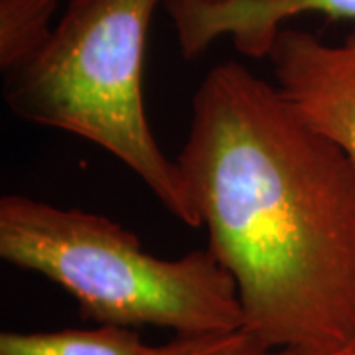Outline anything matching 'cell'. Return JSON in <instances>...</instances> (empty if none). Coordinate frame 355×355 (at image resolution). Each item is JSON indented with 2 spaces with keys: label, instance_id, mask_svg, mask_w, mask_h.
I'll return each mask as SVG.
<instances>
[{
  "label": "cell",
  "instance_id": "cell-2",
  "mask_svg": "<svg viewBox=\"0 0 355 355\" xmlns=\"http://www.w3.org/2000/svg\"><path fill=\"white\" fill-rule=\"evenodd\" d=\"M0 257L76 298L83 320L172 330L182 338L243 328L235 280L214 253L160 259L109 217L30 196L0 198Z\"/></svg>",
  "mask_w": 355,
  "mask_h": 355
},
{
  "label": "cell",
  "instance_id": "cell-5",
  "mask_svg": "<svg viewBox=\"0 0 355 355\" xmlns=\"http://www.w3.org/2000/svg\"><path fill=\"white\" fill-rule=\"evenodd\" d=\"M184 58H200L214 42L229 38L235 50L261 60L282 26L306 14L354 20L355 0H166Z\"/></svg>",
  "mask_w": 355,
  "mask_h": 355
},
{
  "label": "cell",
  "instance_id": "cell-3",
  "mask_svg": "<svg viewBox=\"0 0 355 355\" xmlns=\"http://www.w3.org/2000/svg\"><path fill=\"white\" fill-rule=\"evenodd\" d=\"M160 2L71 0L50 42L4 76V101L22 121L103 148L135 172L170 216L200 227L180 166L158 144L144 109V53Z\"/></svg>",
  "mask_w": 355,
  "mask_h": 355
},
{
  "label": "cell",
  "instance_id": "cell-6",
  "mask_svg": "<svg viewBox=\"0 0 355 355\" xmlns=\"http://www.w3.org/2000/svg\"><path fill=\"white\" fill-rule=\"evenodd\" d=\"M162 345L142 342L132 328L99 324L97 328L58 331H2L0 355H160Z\"/></svg>",
  "mask_w": 355,
  "mask_h": 355
},
{
  "label": "cell",
  "instance_id": "cell-8",
  "mask_svg": "<svg viewBox=\"0 0 355 355\" xmlns=\"http://www.w3.org/2000/svg\"><path fill=\"white\" fill-rule=\"evenodd\" d=\"M160 355H306L294 349H268L249 338L243 330L216 336H176L162 345Z\"/></svg>",
  "mask_w": 355,
  "mask_h": 355
},
{
  "label": "cell",
  "instance_id": "cell-9",
  "mask_svg": "<svg viewBox=\"0 0 355 355\" xmlns=\"http://www.w3.org/2000/svg\"><path fill=\"white\" fill-rule=\"evenodd\" d=\"M345 355H355V342H354V345L349 347V352H347V354H345Z\"/></svg>",
  "mask_w": 355,
  "mask_h": 355
},
{
  "label": "cell",
  "instance_id": "cell-4",
  "mask_svg": "<svg viewBox=\"0 0 355 355\" xmlns=\"http://www.w3.org/2000/svg\"><path fill=\"white\" fill-rule=\"evenodd\" d=\"M266 60L282 97L355 164V28L331 44L282 26Z\"/></svg>",
  "mask_w": 355,
  "mask_h": 355
},
{
  "label": "cell",
  "instance_id": "cell-10",
  "mask_svg": "<svg viewBox=\"0 0 355 355\" xmlns=\"http://www.w3.org/2000/svg\"><path fill=\"white\" fill-rule=\"evenodd\" d=\"M211 2H229V0H211Z\"/></svg>",
  "mask_w": 355,
  "mask_h": 355
},
{
  "label": "cell",
  "instance_id": "cell-1",
  "mask_svg": "<svg viewBox=\"0 0 355 355\" xmlns=\"http://www.w3.org/2000/svg\"><path fill=\"white\" fill-rule=\"evenodd\" d=\"M207 249L235 280L241 330L268 349L355 342V164L277 85L231 60L196 89L176 158Z\"/></svg>",
  "mask_w": 355,
  "mask_h": 355
},
{
  "label": "cell",
  "instance_id": "cell-7",
  "mask_svg": "<svg viewBox=\"0 0 355 355\" xmlns=\"http://www.w3.org/2000/svg\"><path fill=\"white\" fill-rule=\"evenodd\" d=\"M60 0H0V69L8 76L38 53L55 30Z\"/></svg>",
  "mask_w": 355,
  "mask_h": 355
}]
</instances>
